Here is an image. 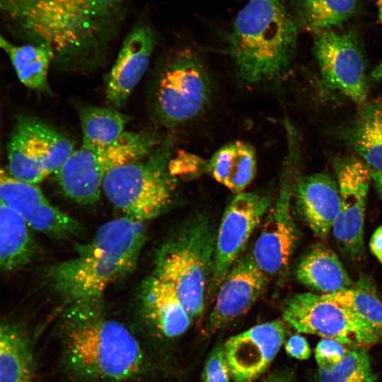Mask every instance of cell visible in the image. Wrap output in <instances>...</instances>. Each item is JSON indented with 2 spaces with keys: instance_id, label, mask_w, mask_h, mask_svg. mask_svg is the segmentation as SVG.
<instances>
[{
  "instance_id": "obj_35",
  "label": "cell",
  "mask_w": 382,
  "mask_h": 382,
  "mask_svg": "<svg viewBox=\"0 0 382 382\" xmlns=\"http://www.w3.org/2000/svg\"><path fill=\"white\" fill-rule=\"evenodd\" d=\"M257 382H298V381L293 371L284 369L273 371Z\"/></svg>"
},
{
  "instance_id": "obj_31",
  "label": "cell",
  "mask_w": 382,
  "mask_h": 382,
  "mask_svg": "<svg viewBox=\"0 0 382 382\" xmlns=\"http://www.w3.org/2000/svg\"><path fill=\"white\" fill-rule=\"evenodd\" d=\"M25 220L30 228L59 239L76 236L82 230L80 222L49 201L40 205Z\"/></svg>"
},
{
  "instance_id": "obj_14",
  "label": "cell",
  "mask_w": 382,
  "mask_h": 382,
  "mask_svg": "<svg viewBox=\"0 0 382 382\" xmlns=\"http://www.w3.org/2000/svg\"><path fill=\"white\" fill-rule=\"evenodd\" d=\"M292 194L293 189L286 178L250 254L255 265L268 278L285 271L298 240L291 213Z\"/></svg>"
},
{
  "instance_id": "obj_1",
  "label": "cell",
  "mask_w": 382,
  "mask_h": 382,
  "mask_svg": "<svg viewBox=\"0 0 382 382\" xmlns=\"http://www.w3.org/2000/svg\"><path fill=\"white\" fill-rule=\"evenodd\" d=\"M121 5L122 0H0V13L54 57L71 61L100 51Z\"/></svg>"
},
{
  "instance_id": "obj_25",
  "label": "cell",
  "mask_w": 382,
  "mask_h": 382,
  "mask_svg": "<svg viewBox=\"0 0 382 382\" xmlns=\"http://www.w3.org/2000/svg\"><path fill=\"white\" fill-rule=\"evenodd\" d=\"M82 130L81 146L98 149L114 142L125 132L129 117L117 110L93 105L79 109Z\"/></svg>"
},
{
  "instance_id": "obj_26",
  "label": "cell",
  "mask_w": 382,
  "mask_h": 382,
  "mask_svg": "<svg viewBox=\"0 0 382 382\" xmlns=\"http://www.w3.org/2000/svg\"><path fill=\"white\" fill-rule=\"evenodd\" d=\"M294 19L298 26L314 33L339 25L359 8L358 0H294Z\"/></svg>"
},
{
  "instance_id": "obj_29",
  "label": "cell",
  "mask_w": 382,
  "mask_h": 382,
  "mask_svg": "<svg viewBox=\"0 0 382 382\" xmlns=\"http://www.w3.org/2000/svg\"><path fill=\"white\" fill-rule=\"evenodd\" d=\"M366 348L353 347L337 364L318 367L316 382H376Z\"/></svg>"
},
{
  "instance_id": "obj_6",
  "label": "cell",
  "mask_w": 382,
  "mask_h": 382,
  "mask_svg": "<svg viewBox=\"0 0 382 382\" xmlns=\"http://www.w3.org/2000/svg\"><path fill=\"white\" fill-rule=\"evenodd\" d=\"M172 147V139H166L142 159L108 172L102 184L108 200L126 216L141 221L161 214L173 197Z\"/></svg>"
},
{
  "instance_id": "obj_39",
  "label": "cell",
  "mask_w": 382,
  "mask_h": 382,
  "mask_svg": "<svg viewBox=\"0 0 382 382\" xmlns=\"http://www.w3.org/2000/svg\"><path fill=\"white\" fill-rule=\"evenodd\" d=\"M377 6H378V8L379 18H380L381 21L382 23V0H378Z\"/></svg>"
},
{
  "instance_id": "obj_9",
  "label": "cell",
  "mask_w": 382,
  "mask_h": 382,
  "mask_svg": "<svg viewBox=\"0 0 382 382\" xmlns=\"http://www.w3.org/2000/svg\"><path fill=\"white\" fill-rule=\"evenodd\" d=\"M74 150V142L52 125L21 116L9 137L8 171L21 181L37 185L55 173Z\"/></svg>"
},
{
  "instance_id": "obj_27",
  "label": "cell",
  "mask_w": 382,
  "mask_h": 382,
  "mask_svg": "<svg viewBox=\"0 0 382 382\" xmlns=\"http://www.w3.org/2000/svg\"><path fill=\"white\" fill-rule=\"evenodd\" d=\"M325 295L350 311L382 338V301L369 283L360 280L349 289Z\"/></svg>"
},
{
  "instance_id": "obj_11",
  "label": "cell",
  "mask_w": 382,
  "mask_h": 382,
  "mask_svg": "<svg viewBox=\"0 0 382 382\" xmlns=\"http://www.w3.org/2000/svg\"><path fill=\"white\" fill-rule=\"evenodd\" d=\"M313 51L324 85L363 103L367 94L365 66L355 35L330 28L316 31Z\"/></svg>"
},
{
  "instance_id": "obj_34",
  "label": "cell",
  "mask_w": 382,
  "mask_h": 382,
  "mask_svg": "<svg viewBox=\"0 0 382 382\" xmlns=\"http://www.w3.org/2000/svg\"><path fill=\"white\" fill-rule=\"evenodd\" d=\"M284 348L289 356L296 359L306 360L311 357V350L307 340L299 334L290 336Z\"/></svg>"
},
{
  "instance_id": "obj_20",
  "label": "cell",
  "mask_w": 382,
  "mask_h": 382,
  "mask_svg": "<svg viewBox=\"0 0 382 382\" xmlns=\"http://www.w3.org/2000/svg\"><path fill=\"white\" fill-rule=\"evenodd\" d=\"M296 275L300 282L321 294L338 292L354 284L338 256L323 244L314 245L303 256Z\"/></svg>"
},
{
  "instance_id": "obj_22",
  "label": "cell",
  "mask_w": 382,
  "mask_h": 382,
  "mask_svg": "<svg viewBox=\"0 0 382 382\" xmlns=\"http://www.w3.org/2000/svg\"><path fill=\"white\" fill-rule=\"evenodd\" d=\"M35 249L25 217L0 201V272L13 271L30 262Z\"/></svg>"
},
{
  "instance_id": "obj_16",
  "label": "cell",
  "mask_w": 382,
  "mask_h": 382,
  "mask_svg": "<svg viewBox=\"0 0 382 382\" xmlns=\"http://www.w3.org/2000/svg\"><path fill=\"white\" fill-rule=\"evenodd\" d=\"M267 277L250 254L239 257L219 285L207 329L214 332L245 313L263 294Z\"/></svg>"
},
{
  "instance_id": "obj_36",
  "label": "cell",
  "mask_w": 382,
  "mask_h": 382,
  "mask_svg": "<svg viewBox=\"0 0 382 382\" xmlns=\"http://www.w3.org/2000/svg\"><path fill=\"white\" fill-rule=\"evenodd\" d=\"M371 253L382 265V225L374 232L369 242Z\"/></svg>"
},
{
  "instance_id": "obj_5",
  "label": "cell",
  "mask_w": 382,
  "mask_h": 382,
  "mask_svg": "<svg viewBox=\"0 0 382 382\" xmlns=\"http://www.w3.org/2000/svg\"><path fill=\"white\" fill-rule=\"evenodd\" d=\"M215 241L212 224L199 216L170 236L156 252L153 274L173 286L192 318L201 316L204 310Z\"/></svg>"
},
{
  "instance_id": "obj_33",
  "label": "cell",
  "mask_w": 382,
  "mask_h": 382,
  "mask_svg": "<svg viewBox=\"0 0 382 382\" xmlns=\"http://www.w3.org/2000/svg\"><path fill=\"white\" fill-rule=\"evenodd\" d=\"M350 349L330 338H322L315 349V358L318 367H326L339 363Z\"/></svg>"
},
{
  "instance_id": "obj_38",
  "label": "cell",
  "mask_w": 382,
  "mask_h": 382,
  "mask_svg": "<svg viewBox=\"0 0 382 382\" xmlns=\"http://www.w3.org/2000/svg\"><path fill=\"white\" fill-rule=\"evenodd\" d=\"M371 76L375 80L382 79V62L374 69Z\"/></svg>"
},
{
  "instance_id": "obj_28",
  "label": "cell",
  "mask_w": 382,
  "mask_h": 382,
  "mask_svg": "<svg viewBox=\"0 0 382 382\" xmlns=\"http://www.w3.org/2000/svg\"><path fill=\"white\" fill-rule=\"evenodd\" d=\"M352 140L368 166L382 171V103L366 111L356 126Z\"/></svg>"
},
{
  "instance_id": "obj_10",
  "label": "cell",
  "mask_w": 382,
  "mask_h": 382,
  "mask_svg": "<svg viewBox=\"0 0 382 382\" xmlns=\"http://www.w3.org/2000/svg\"><path fill=\"white\" fill-rule=\"evenodd\" d=\"M282 318L298 332L332 339L346 346L366 348L381 340L371 327L325 294L292 296L284 303Z\"/></svg>"
},
{
  "instance_id": "obj_3",
  "label": "cell",
  "mask_w": 382,
  "mask_h": 382,
  "mask_svg": "<svg viewBox=\"0 0 382 382\" xmlns=\"http://www.w3.org/2000/svg\"><path fill=\"white\" fill-rule=\"evenodd\" d=\"M100 303L69 305L64 323L68 364L86 379L118 382L132 378L144 365L139 343L124 325L105 317Z\"/></svg>"
},
{
  "instance_id": "obj_21",
  "label": "cell",
  "mask_w": 382,
  "mask_h": 382,
  "mask_svg": "<svg viewBox=\"0 0 382 382\" xmlns=\"http://www.w3.org/2000/svg\"><path fill=\"white\" fill-rule=\"evenodd\" d=\"M212 176L233 192L241 193L256 173V156L248 144L236 141L219 149L205 162Z\"/></svg>"
},
{
  "instance_id": "obj_2",
  "label": "cell",
  "mask_w": 382,
  "mask_h": 382,
  "mask_svg": "<svg viewBox=\"0 0 382 382\" xmlns=\"http://www.w3.org/2000/svg\"><path fill=\"white\" fill-rule=\"evenodd\" d=\"M145 238L144 221L128 216L108 221L75 257L46 270L47 284L69 306L100 302L108 286L133 270Z\"/></svg>"
},
{
  "instance_id": "obj_19",
  "label": "cell",
  "mask_w": 382,
  "mask_h": 382,
  "mask_svg": "<svg viewBox=\"0 0 382 382\" xmlns=\"http://www.w3.org/2000/svg\"><path fill=\"white\" fill-rule=\"evenodd\" d=\"M139 300L145 318L165 337H178L190 327L192 318L175 289L154 274L142 282Z\"/></svg>"
},
{
  "instance_id": "obj_37",
  "label": "cell",
  "mask_w": 382,
  "mask_h": 382,
  "mask_svg": "<svg viewBox=\"0 0 382 382\" xmlns=\"http://www.w3.org/2000/svg\"><path fill=\"white\" fill-rule=\"evenodd\" d=\"M371 180H373L374 187L382 199V171H378L371 168Z\"/></svg>"
},
{
  "instance_id": "obj_24",
  "label": "cell",
  "mask_w": 382,
  "mask_h": 382,
  "mask_svg": "<svg viewBox=\"0 0 382 382\" xmlns=\"http://www.w3.org/2000/svg\"><path fill=\"white\" fill-rule=\"evenodd\" d=\"M0 49L7 54L14 71L25 87L48 91L47 76L52 50L42 44L16 45L0 34Z\"/></svg>"
},
{
  "instance_id": "obj_18",
  "label": "cell",
  "mask_w": 382,
  "mask_h": 382,
  "mask_svg": "<svg viewBox=\"0 0 382 382\" xmlns=\"http://www.w3.org/2000/svg\"><path fill=\"white\" fill-rule=\"evenodd\" d=\"M298 208L306 224L319 238L332 231L340 209L337 181L327 173L299 178L293 188Z\"/></svg>"
},
{
  "instance_id": "obj_17",
  "label": "cell",
  "mask_w": 382,
  "mask_h": 382,
  "mask_svg": "<svg viewBox=\"0 0 382 382\" xmlns=\"http://www.w3.org/2000/svg\"><path fill=\"white\" fill-rule=\"evenodd\" d=\"M154 47V35L144 24L134 26L125 39L108 77L107 99L122 108L145 74Z\"/></svg>"
},
{
  "instance_id": "obj_7",
  "label": "cell",
  "mask_w": 382,
  "mask_h": 382,
  "mask_svg": "<svg viewBox=\"0 0 382 382\" xmlns=\"http://www.w3.org/2000/svg\"><path fill=\"white\" fill-rule=\"evenodd\" d=\"M161 141L149 131L124 132L114 142L98 149L81 146L55 173L63 193L81 204L99 200L105 176L111 170L142 159Z\"/></svg>"
},
{
  "instance_id": "obj_15",
  "label": "cell",
  "mask_w": 382,
  "mask_h": 382,
  "mask_svg": "<svg viewBox=\"0 0 382 382\" xmlns=\"http://www.w3.org/2000/svg\"><path fill=\"white\" fill-rule=\"evenodd\" d=\"M284 320L256 325L224 343L230 375L234 382H253L267 369L286 336Z\"/></svg>"
},
{
  "instance_id": "obj_32",
  "label": "cell",
  "mask_w": 382,
  "mask_h": 382,
  "mask_svg": "<svg viewBox=\"0 0 382 382\" xmlns=\"http://www.w3.org/2000/svg\"><path fill=\"white\" fill-rule=\"evenodd\" d=\"M230 377L223 345L217 344L206 361L202 372V382H229Z\"/></svg>"
},
{
  "instance_id": "obj_13",
  "label": "cell",
  "mask_w": 382,
  "mask_h": 382,
  "mask_svg": "<svg viewBox=\"0 0 382 382\" xmlns=\"http://www.w3.org/2000/svg\"><path fill=\"white\" fill-rule=\"evenodd\" d=\"M371 180V169L362 162L348 161L338 167L340 209L332 231L340 249L353 260L364 253L365 211Z\"/></svg>"
},
{
  "instance_id": "obj_30",
  "label": "cell",
  "mask_w": 382,
  "mask_h": 382,
  "mask_svg": "<svg viewBox=\"0 0 382 382\" xmlns=\"http://www.w3.org/2000/svg\"><path fill=\"white\" fill-rule=\"evenodd\" d=\"M0 201L25 219L48 200L37 185L16 179L0 166Z\"/></svg>"
},
{
  "instance_id": "obj_8",
  "label": "cell",
  "mask_w": 382,
  "mask_h": 382,
  "mask_svg": "<svg viewBox=\"0 0 382 382\" xmlns=\"http://www.w3.org/2000/svg\"><path fill=\"white\" fill-rule=\"evenodd\" d=\"M211 94V82L201 59L191 50H179L170 55L157 79L156 116L168 127L184 123L204 110Z\"/></svg>"
},
{
  "instance_id": "obj_23",
  "label": "cell",
  "mask_w": 382,
  "mask_h": 382,
  "mask_svg": "<svg viewBox=\"0 0 382 382\" xmlns=\"http://www.w3.org/2000/svg\"><path fill=\"white\" fill-rule=\"evenodd\" d=\"M33 374L29 338L18 326L0 321V382H32Z\"/></svg>"
},
{
  "instance_id": "obj_4",
  "label": "cell",
  "mask_w": 382,
  "mask_h": 382,
  "mask_svg": "<svg viewBox=\"0 0 382 382\" xmlns=\"http://www.w3.org/2000/svg\"><path fill=\"white\" fill-rule=\"evenodd\" d=\"M298 26L282 0H249L228 36L238 76L255 84L282 76L296 50Z\"/></svg>"
},
{
  "instance_id": "obj_12",
  "label": "cell",
  "mask_w": 382,
  "mask_h": 382,
  "mask_svg": "<svg viewBox=\"0 0 382 382\" xmlns=\"http://www.w3.org/2000/svg\"><path fill=\"white\" fill-rule=\"evenodd\" d=\"M271 204L268 195L243 192L227 207L216 235L213 287L223 282Z\"/></svg>"
}]
</instances>
